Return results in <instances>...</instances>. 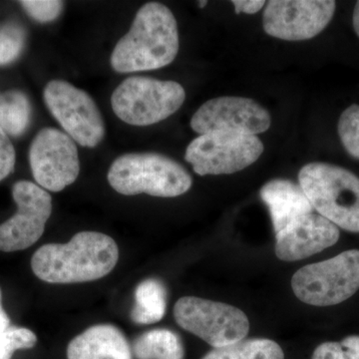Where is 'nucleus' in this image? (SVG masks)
<instances>
[{
	"label": "nucleus",
	"instance_id": "6e6552de",
	"mask_svg": "<svg viewBox=\"0 0 359 359\" xmlns=\"http://www.w3.org/2000/svg\"><path fill=\"white\" fill-rule=\"evenodd\" d=\"M177 323L214 348L245 339L250 323L244 311L230 304L196 297H184L174 309Z\"/></svg>",
	"mask_w": 359,
	"mask_h": 359
},
{
	"label": "nucleus",
	"instance_id": "f03ea898",
	"mask_svg": "<svg viewBox=\"0 0 359 359\" xmlns=\"http://www.w3.org/2000/svg\"><path fill=\"white\" fill-rule=\"evenodd\" d=\"M118 259L119 250L109 236L80 231L66 244L42 245L33 255L32 269L43 282L86 283L107 276Z\"/></svg>",
	"mask_w": 359,
	"mask_h": 359
},
{
	"label": "nucleus",
	"instance_id": "9b49d317",
	"mask_svg": "<svg viewBox=\"0 0 359 359\" xmlns=\"http://www.w3.org/2000/svg\"><path fill=\"white\" fill-rule=\"evenodd\" d=\"M18 212L0 224V250L18 252L34 245L43 235L52 212L50 194L36 184L20 181L13 188Z\"/></svg>",
	"mask_w": 359,
	"mask_h": 359
},
{
	"label": "nucleus",
	"instance_id": "393cba45",
	"mask_svg": "<svg viewBox=\"0 0 359 359\" xmlns=\"http://www.w3.org/2000/svg\"><path fill=\"white\" fill-rule=\"evenodd\" d=\"M20 4L30 18L40 23L57 20L65 6V2L59 0H23Z\"/></svg>",
	"mask_w": 359,
	"mask_h": 359
},
{
	"label": "nucleus",
	"instance_id": "4be33fe9",
	"mask_svg": "<svg viewBox=\"0 0 359 359\" xmlns=\"http://www.w3.org/2000/svg\"><path fill=\"white\" fill-rule=\"evenodd\" d=\"M337 130L347 153L359 159V105L353 104L342 112Z\"/></svg>",
	"mask_w": 359,
	"mask_h": 359
},
{
	"label": "nucleus",
	"instance_id": "423d86ee",
	"mask_svg": "<svg viewBox=\"0 0 359 359\" xmlns=\"http://www.w3.org/2000/svg\"><path fill=\"white\" fill-rule=\"evenodd\" d=\"M295 297L314 306L341 304L359 290V250L299 269L292 278Z\"/></svg>",
	"mask_w": 359,
	"mask_h": 359
},
{
	"label": "nucleus",
	"instance_id": "f257e3e1",
	"mask_svg": "<svg viewBox=\"0 0 359 359\" xmlns=\"http://www.w3.org/2000/svg\"><path fill=\"white\" fill-rule=\"evenodd\" d=\"M179 47L173 13L159 2H148L139 9L129 32L116 44L111 66L118 73L160 69L173 62Z\"/></svg>",
	"mask_w": 359,
	"mask_h": 359
},
{
	"label": "nucleus",
	"instance_id": "6ab92c4d",
	"mask_svg": "<svg viewBox=\"0 0 359 359\" xmlns=\"http://www.w3.org/2000/svg\"><path fill=\"white\" fill-rule=\"evenodd\" d=\"M202 359H285V353L273 340L250 339L214 348Z\"/></svg>",
	"mask_w": 359,
	"mask_h": 359
},
{
	"label": "nucleus",
	"instance_id": "dca6fc26",
	"mask_svg": "<svg viewBox=\"0 0 359 359\" xmlns=\"http://www.w3.org/2000/svg\"><path fill=\"white\" fill-rule=\"evenodd\" d=\"M262 200L268 205L276 233L295 219L313 212L302 187L289 180H273L262 188Z\"/></svg>",
	"mask_w": 359,
	"mask_h": 359
},
{
	"label": "nucleus",
	"instance_id": "a878e982",
	"mask_svg": "<svg viewBox=\"0 0 359 359\" xmlns=\"http://www.w3.org/2000/svg\"><path fill=\"white\" fill-rule=\"evenodd\" d=\"M15 161V149L8 135L0 127V182L13 173Z\"/></svg>",
	"mask_w": 359,
	"mask_h": 359
},
{
	"label": "nucleus",
	"instance_id": "a211bd4d",
	"mask_svg": "<svg viewBox=\"0 0 359 359\" xmlns=\"http://www.w3.org/2000/svg\"><path fill=\"white\" fill-rule=\"evenodd\" d=\"M137 359H184L181 339L169 330H154L140 335L134 344Z\"/></svg>",
	"mask_w": 359,
	"mask_h": 359
},
{
	"label": "nucleus",
	"instance_id": "bb28decb",
	"mask_svg": "<svg viewBox=\"0 0 359 359\" xmlns=\"http://www.w3.org/2000/svg\"><path fill=\"white\" fill-rule=\"evenodd\" d=\"M231 4L235 6L236 13L255 14L259 13L266 4L263 0H233Z\"/></svg>",
	"mask_w": 359,
	"mask_h": 359
},
{
	"label": "nucleus",
	"instance_id": "412c9836",
	"mask_svg": "<svg viewBox=\"0 0 359 359\" xmlns=\"http://www.w3.org/2000/svg\"><path fill=\"white\" fill-rule=\"evenodd\" d=\"M25 39V30L16 23L0 27V65H9L20 57Z\"/></svg>",
	"mask_w": 359,
	"mask_h": 359
},
{
	"label": "nucleus",
	"instance_id": "2eb2a0df",
	"mask_svg": "<svg viewBox=\"0 0 359 359\" xmlns=\"http://www.w3.org/2000/svg\"><path fill=\"white\" fill-rule=\"evenodd\" d=\"M68 359H133L126 337L110 325H94L71 340Z\"/></svg>",
	"mask_w": 359,
	"mask_h": 359
},
{
	"label": "nucleus",
	"instance_id": "ddd939ff",
	"mask_svg": "<svg viewBox=\"0 0 359 359\" xmlns=\"http://www.w3.org/2000/svg\"><path fill=\"white\" fill-rule=\"evenodd\" d=\"M269 126L268 111L256 101L243 97H219L207 101L191 119V127L200 135L230 130L257 136Z\"/></svg>",
	"mask_w": 359,
	"mask_h": 359
},
{
	"label": "nucleus",
	"instance_id": "7ed1b4c3",
	"mask_svg": "<svg viewBox=\"0 0 359 359\" xmlns=\"http://www.w3.org/2000/svg\"><path fill=\"white\" fill-rule=\"evenodd\" d=\"M108 182L125 196L147 194L153 197L174 198L190 190L193 179L176 161L156 153L120 156L111 165Z\"/></svg>",
	"mask_w": 359,
	"mask_h": 359
},
{
	"label": "nucleus",
	"instance_id": "b1692460",
	"mask_svg": "<svg viewBox=\"0 0 359 359\" xmlns=\"http://www.w3.org/2000/svg\"><path fill=\"white\" fill-rule=\"evenodd\" d=\"M36 342V335L32 330L8 327L0 334V359H11L14 351L32 348Z\"/></svg>",
	"mask_w": 359,
	"mask_h": 359
},
{
	"label": "nucleus",
	"instance_id": "cd10ccee",
	"mask_svg": "<svg viewBox=\"0 0 359 359\" xmlns=\"http://www.w3.org/2000/svg\"><path fill=\"white\" fill-rule=\"evenodd\" d=\"M9 325V318L1 306V290H0V334L6 332Z\"/></svg>",
	"mask_w": 359,
	"mask_h": 359
},
{
	"label": "nucleus",
	"instance_id": "f3484780",
	"mask_svg": "<svg viewBox=\"0 0 359 359\" xmlns=\"http://www.w3.org/2000/svg\"><path fill=\"white\" fill-rule=\"evenodd\" d=\"M167 290L157 278H148L137 287L131 318L137 325H152L164 318Z\"/></svg>",
	"mask_w": 359,
	"mask_h": 359
},
{
	"label": "nucleus",
	"instance_id": "aec40b11",
	"mask_svg": "<svg viewBox=\"0 0 359 359\" xmlns=\"http://www.w3.org/2000/svg\"><path fill=\"white\" fill-rule=\"evenodd\" d=\"M32 106L25 93L7 91L0 93V127L7 135L18 137L30 123Z\"/></svg>",
	"mask_w": 359,
	"mask_h": 359
},
{
	"label": "nucleus",
	"instance_id": "39448f33",
	"mask_svg": "<svg viewBox=\"0 0 359 359\" xmlns=\"http://www.w3.org/2000/svg\"><path fill=\"white\" fill-rule=\"evenodd\" d=\"M186 92L175 81L126 78L111 96L116 116L132 126H150L167 119L185 102Z\"/></svg>",
	"mask_w": 359,
	"mask_h": 359
},
{
	"label": "nucleus",
	"instance_id": "4468645a",
	"mask_svg": "<svg viewBox=\"0 0 359 359\" xmlns=\"http://www.w3.org/2000/svg\"><path fill=\"white\" fill-rule=\"evenodd\" d=\"M339 236L334 224L311 212L276 233V255L282 261H299L332 247Z\"/></svg>",
	"mask_w": 359,
	"mask_h": 359
},
{
	"label": "nucleus",
	"instance_id": "c756f323",
	"mask_svg": "<svg viewBox=\"0 0 359 359\" xmlns=\"http://www.w3.org/2000/svg\"><path fill=\"white\" fill-rule=\"evenodd\" d=\"M208 4V1H200L199 2V6L201 7V8H203V7H205V6H207Z\"/></svg>",
	"mask_w": 359,
	"mask_h": 359
},
{
	"label": "nucleus",
	"instance_id": "5701e85b",
	"mask_svg": "<svg viewBox=\"0 0 359 359\" xmlns=\"http://www.w3.org/2000/svg\"><path fill=\"white\" fill-rule=\"evenodd\" d=\"M311 359H359V335H349L341 341L323 342Z\"/></svg>",
	"mask_w": 359,
	"mask_h": 359
},
{
	"label": "nucleus",
	"instance_id": "9d476101",
	"mask_svg": "<svg viewBox=\"0 0 359 359\" xmlns=\"http://www.w3.org/2000/svg\"><path fill=\"white\" fill-rule=\"evenodd\" d=\"M29 163L36 183L51 192L65 190L79 176L76 144L58 129L40 130L30 145Z\"/></svg>",
	"mask_w": 359,
	"mask_h": 359
},
{
	"label": "nucleus",
	"instance_id": "c85d7f7f",
	"mask_svg": "<svg viewBox=\"0 0 359 359\" xmlns=\"http://www.w3.org/2000/svg\"><path fill=\"white\" fill-rule=\"evenodd\" d=\"M353 25L354 32H356L359 37V1L356 2L355 7H354Z\"/></svg>",
	"mask_w": 359,
	"mask_h": 359
},
{
	"label": "nucleus",
	"instance_id": "1a4fd4ad",
	"mask_svg": "<svg viewBox=\"0 0 359 359\" xmlns=\"http://www.w3.org/2000/svg\"><path fill=\"white\" fill-rule=\"evenodd\" d=\"M43 98L49 112L73 141L86 148L102 142V115L87 92L63 80H52L45 86Z\"/></svg>",
	"mask_w": 359,
	"mask_h": 359
},
{
	"label": "nucleus",
	"instance_id": "f8f14e48",
	"mask_svg": "<svg viewBox=\"0 0 359 359\" xmlns=\"http://www.w3.org/2000/svg\"><path fill=\"white\" fill-rule=\"evenodd\" d=\"M332 0H273L264 9V32L287 41H302L320 34L334 18Z\"/></svg>",
	"mask_w": 359,
	"mask_h": 359
},
{
	"label": "nucleus",
	"instance_id": "20e7f679",
	"mask_svg": "<svg viewBox=\"0 0 359 359\" xmlns=\"http://www.w3.org/2000/svg\"><path fill=\"white\" fill-rule=\"evenodd\" d=\"M299 186L321 217L337 228L359 233V178L344 168L311 163L299 174Z\"/></svg>",
	"mask_w": 359,
	"mask_h": 359
},
{
	"label": "nucleus",
	"instance_id": "0eeeda50",
	"mask_svg": "<svg viewBox=\"0 0 359 359\" xmlns=\"http://www.w3.org/2000/svg\"><path fill=\"white\" fill-rule=\"evenodd\" d=\"M264 152L255 135L230 130L201 134L187 148L185 160L200 176L228 175L254 164Z\"/></svg>",
	"mask_w": 359,
	"mask_h": 359
}]
</instances>
